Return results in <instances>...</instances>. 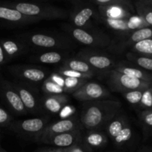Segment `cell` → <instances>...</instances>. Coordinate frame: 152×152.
<instances>
[{"instance_id":"cell-5","label":"cell","mask_w":152,"mask_h":152,"mask_svg":"<svg viewBox=\"0 0 152 152\" xmlns=\"http://www.w3.org/2000/svg\"><path fill=\"white\" fill-rule=\"evenodd\" d=\"M48 117H35L23 120H13L7 129L13 133L28 140L39 142L42 134L49 124Z\"/></svg>"},{"instance_id":"cell-24","label":"cell","mask_w":152,"mask_h":152,"mask_svg":"<svg viewBox=\"0 0 152 152\" xmlns=\"http://www.w3.org/2000/svg\"><path fill=\"white\" fill-rule=\"evenodd\" d=\"M83 142L91 149L101 148L107 145L108 137L105 132L101 130L88 131L83 137Z\"/></svg>"},{"instance_id":"cell-1","label":"cell","mask_w":152,"mask_h":152,"mask_svg":"<svg viewBox=\"0 0 152 152\" xmlns=\"http://www.w3.org/2000/svg\"><path fill=\"white\" fill-rule=\"evenodd\" d=\"M122 103L112 99L86 102L80 117L82 128L86 130H101L120 113Z\"/></svg>"},{"instance_id":"cell-28","label":"cell","mask_w":152,"mask_h":152,"mask_svg":"<svg viewBox=\"0 0 152 152\" xmlns=\"http://www.w3.org/2000/svg\"><path fill=\"white\" fill-rule=\"evenodd\" d=\"M41 88L45 95L65 94V88L53 83L48 77L41 85Z\"/></svg>"},{"instance_id":"cell-39","label":"cell","mask_w":152,"mask_h":152,"mask_svg":"<svg viewBox=\"0 0 152 152\" xmlns=\"http://www.w3.org/2000/svg\"><path fill=\"white\" fill-rule=\"evenodd\" d=\"M7 62L8 61H7L5 53H4V50H3L2 46H1V42H0V68L2 66H4Z\"/></svg>"},{"instance_id":"cell-38","label":"cell","mask_w":152,"mask_h":152,"mask_svg":"<svg viewBox=\"0 0 152 152\" xmlns=\"http://www.w3.org/2000/svg\"><path fill=\"white\" fill-rule=\"evenodd\" d=\"M76 108L73 105H66L59 113V116L61 119H68L74 116Z\"/></svg>"},{"instance_id":"cell-27","label":"cell","mask_w":152,"mask_h":152,"mask_svg":"<svg viewBox=\"0 0 152 152\" xmlns=\"http://www.w3.org/2000/svg\"><path fill=\"white\" fill-rule=\"evenodd\" d=\"M130 49L132 53L143 56H152V38L138 42L131 46Z\"/></svg>"},{"instance_id":"cell-30","label":"cell","mask_w":152,"mask_h":152,"mask_svg":"<svg viewBox=\"0 0 152 152\" xmlns=\"http://www.w3.org/2000/svg\"><path fill=\"white\" fill-rule=\"evenodd\" d=\"M140 120L141 122L145 137L152 134V108L144 110L140 114Z\"/></svg>"},{"instance_id":"cell-35","label":"cell","mask_w":152,"mask_h":152,"mask_svg":"<svg viewBox=\"0 0 152 152\" xmlns=\"http://www.w3.org/2000/svg\"><path fill=\"white\" fill-rule=\"evenodd\" d=\"M98 4V6L122 5L130 8H134L132 0H91Z\"/></svg>"},{"instance_id":"cell-23","label":"cell","mask_w":152,"mask_h":152,"mask_svg":"<svg viewBox=\"0 0 152 152\" xmlns=\"http://www.w3.org/2000/svg\"><path fill=\"white\" fill-rule=\"evenodd\" d=\"M114 70L129 77L138 79L152 84V74L142 68L134 67L132 65H129V64H126V62H121L116 64Z\"/></svg>"},{"instance_id":"cell-32","label":"cell","mask_w":152,"mask_h":152,"mask_svg":"<svg viewBox=\"0 0 152 152\" xmlns=\"http://www.w3.org/2000/svg\"><path fill=\"white\" fill-rule=\"evenodd\" d=\"M58 74L63 76L65 77H72V78H78V79H85V80H89L94 77V74H83V73L77 72V71H72V70L68 69V68H63L61 66L59 69L57 70Z\"/></svg>"},{"instance_id":"cell-40","label":"cell","mask_w":152,"mask_h":152,"mask_svg":"<svg viewBox=\"0 0 152 152\" xmlns=\"http://www.w3.org/2000/svg\"><path fill=\"white\" fill-rule=\"evenodd\" d=\"M152 10V0H136Z\"/></svg>"},{"instance_id":"cell-8","label":"cell","mask_w":152,"mask_h":152,"mask_svg":"<svg viewBox=\"0 0 152 152\" xmlns=\"http://www.w3.org/2000/svg\"><path fill=\"white\" fill-rule=\"evenodd\" d=\"M76 57L86 62L95 71H101L106 74L114 69L117 64L112 56L105 53L88 49L80 50L76 55Z\"/></svg>"},{"instance_id":"cell-10","label":"cell","mask_w":152,"mask_h":152,"mask_svg":"<svg viewBox=\"0 0 152 152\" xmlns=\"http://www.w3.org/2000/svg\"><path fill=\"white\" fill-rule=\"evenodd\" d=\"M8 70L15 78L34 87L42 84L49 76L46 70L31 65H13Z\"/></svg>"},{"instance_id":"cell-31","label":"cell","mask_w":152,"mask_h":152,"mask_svg":"<svg viewBox=\"0 0 152 152\" xmlns=\"http://www.w3.org/2000/svg\"><path fill=\"white\" fill-rule=\"evenodd\" d=\"M135 11L137 12V15L142 18L145 22H147L150 27H152V10L149 7H146L143 4L140 3L138 1H135L134 5Z\"/></svg>"},{"instance_id":"cell-43","label":"cell","mask_w":152,"mask_h":152,"mask_svg":"<svg viewBox=\"0 0 152 152\" xmlns=\"http://www.w3.org/2000/svg\"><path fill=\"white\" fill-rule=\"evenodd\" d=\"M0 152H7V151H6L4 149H3L1 147H0Z\"/></svg>"},{"instance_id":"cell-36","label":"cell","mask_w":152,"mask_h":152,"mask_svg":"<svg viewBox=\"0 0 152 152\" xmlns=\"http://www.w3.org/2000/svg\"><path fill=\"white\" fill-rule=\"evenodd\" d=\"M13 120L12 114L0 105V127L8 128Z\"/></svg>"},{"instance_id":"cell-7","label":"cell","mask_w":152,"mask_h":152,"mask_svg":"<svg viewBox=\"0 0 152 152\" xmlns=\"http://www.w3.org/2000/svg\"><path fill=\"white\" fill-rule=\"evenodd\" d=\"M107 84L111 90L121 94L132 90H145L151 86V83L129 77L114 69L107 74Z\"/></svg>"},{"instance_id":"cell-34","label":"cell","mask_w":152,"mask_h":152,"mask_svg":"<svg viewBox=\"0 0 152 152\" xmlns=\"http://www.w3.org/2000/svg\"><path fill=\"white\" fill-rule=\"evenodd\" d=\"M152 85V84H151ZM138 107L144 110L152 108V87L147 88L142 92V98Z\"/></svg>"},{"instance_id":"cell-2","label":"cell","mask_w":152,"mask_h":152,"mask_svg":"<svg viewBox=\"0 0 152 152\" xmlns=\"http://www.w3.org/2000/svg\"><path fill=\"white\" fill-rule=\"evenodd\" d=\"M0 4L16 9L22 14L41 20L64 19L68 16L67 10L49 4L32 2H1Z\"/></svg>"},{"instance_id":"cell-6","label":"cell","mask_w":152,"mask_h":152,"mask_svg":"<svg viewBox=\"0 0 152 152\" xmlns=\"http://www.w3.org/2000/svg\"><path fill=\"white\" fill-rule=\"evenodd\" d=\"M105 134L119 148L127 145L133 138V129L128 117L119 113L105 126Z\"/></svg>"},{"instance_id":"cell-20","label":"cell","mask_w":152,"mask_h":152,"mask_svg":"<svg viewBox=\"0 0 152 152\" xmlns=\"http://www.w3.org/2000/svg\"><path fill=\"white\" fill-rule=\"evenodd\" d=\"M94 14V10L90 6L80 7L75 10L70 16L71 25L75 28L93 29V25L91 19Z\"/></svg>"},{"instance_id":"cell-19","label":"cell","mask_w":152,"mask_h":152,"mask_svg":"<svg viewBox=\"0 0 152 152\" xmlns=\"http://www.w3.org/2000/svg\"><path fill=\"white\" fill-rule=\"evenodd\" d=\"M69 101L67 94L44 95L41 97V106L43 112L58 114Z\"/></svg>"},{"instance_id":"cell-33","label":"cell","mask_w":152,"mask_h":152,"mask_svg":"<svg viewBox=\"0 0 152 152\" xmlns=\"http://www.w3.org/2000/svg\"><path fill=\"white\" fill-rule=\"evenodd\" d=\"M144 90H132L122 93L126 100L133 105L138 106L142 98V92Z\"/></svg>"},{"instance_id":"cell-11","label":"cell","mask_w":152,"mask_h":152,"mask_svg":"<svg viewBox=\"0 0 152 152\" xmlns=\"http://www.w3.org/2000/svg\"><path fill=\"white\" fill-rule=\"evenodd\" d=\"M0 99L13 114L18 116L28 114V111L11 82L0 80Z\"/></svg>"},{"instance_id":"cell-13","label":"cell","mask_w":152,"mask_h":152,"mask_svg":"<svg viewBox=\"0 0 152 152\" xmlns=\"http://www.w3.org/2000/svg\"><path fill=\"white\" fill-rule=\"evenodd\" d=\"M72 96L78 101L86 102L105 99L107 97H109L111 94L109 91L99 83L88 81L73 93Z\"/></svg>"},{"instance_id":"cell-21","label":"cell","mask_w":152,"mask_h":152,"mask_svg":"<svg viewBox=\"0 0 152 152\" xmlns=\"http://www.w3.org/2000/svg\"><path fill=\"white\" fill-rule=\"evenodd\" d=\"M0 42L8 62L22 56L29 51V47L19 39H0Z\"/></svg>"},{"instance_id":"cell-3","label":"cell","mask_w":152,"mask_h":152,"mask_svg":"<svg viewBox=\"0 0 152 152\" xmlns=\"http://www.w3.org/2000/svg\"><path fill=\"white\" fill-rule=\"evenodd\" d=\"M18 39L30 48L39 49L65 50L74 48V40L70 37L57 34L28 33L18 36Z\"/></svg>"},{"instance_id":"cell-45","label":"cell","mask_w":152,"mask_h":152,"mask_svg":"<svg viewBox=\"0 0 152 152\" xmlns=\"http://www.w3.org/2000/svg\"><path fill=\"white\" fill-rule=\"evenodd\" d=\"M151 87H152V85H151Z\"/></svg>"},{"instance_id":"cell-12","label":"cell","mask_w":152,"mask_h":152,"mask_svg":"<svg viewBox=\"0 0 152 152\" xmlns=\"http://www.w3.org/2000/svg\"><path fill=\"white\" fill-rule=\"evenodd\" d=\"M102 22L108 28L115 32L126 36L136 30L150 27L147 22L139 15H134L129 19H111L101 18Z\"/></svg>"},{"instance_id":"cell-46","label":"cell","mask_w":152,"mask_h":152,"mask_svg":"<svg viewBox=\"0 0 152 152\" xmlns=\"http://www.w3.org/2000/svg\"><path fill=\"white\" fill-rule=\"evenodd\" d=\"M40 152H41V151H40Z\"/></svg>"},{"instance_id":"cell-25","label":"cell","mask_w":152,"mask_h":152,"mask_svg":"<svg viewBox=\"0 0 152 152\" xmlns=\"http://www.w3.org/2000/svg\"><path fill=\"white\" fill-rule=\"evenodd\" d=\"M62 67L83 74H90L95 75V71L88 65L86 62L78 59V58H68L62 62Z\"/></svg>"},{"instance_id":"cell-29","label":"cell","mask_w":152,"mask_h":152,"mask_svg":"<svg viewBox=\"0 0 152 152\" xmlns=\"http://www.w3.org/2000/svg\"><path fill=\"white\" fill-rule=\"evenodd\" d=\"M64 80H65V94H72L88 81V80H85V79L65 77H64Z\"/></svg>"},{"instance_id":"cell-14","label":"cell","mask_w":152,"mask_h":152,"mask_svg":"<svg viewBox=\"0 0 152 152\" xmlns=\"http://www.w3.org/2000/svg\"><path fill=\"white\" fill-rule=\"evenodd\" d=\"M81 129L82 126L80 121V118L76 116L68 119H61L54 123H49L48 125L42 134L39 142H42L43 141L53 135L65 133V132H72V131L81 130Z\"/></svg>"},{"instance_id":"cell-16","label":"cell","mask_w":152,"mask_h":152,"mask_svg":"<svg viewBox=\"0 0 152 152\" xmlns=\"http://www.w3.org/2000/svg\"><path fill=\"white\" fill-rule=\"evenodd\" d=\"M123 37V39L112 45V50L117 53H122L138 42L152 38V27H145L136 30Z\"/></svg>"},{"instance_id":"cell-17","label":"cell","mask_w":152,"mask_h":152,"mask_svg":"<svg viewBox=\"0 0 152 152\" xmlns=\"http://www.w3.org/2000/svg\"><path fill=\"white\" fill-rule=\"evenodd\" d=\"M83 138V137L81 130H76L53 135L43 141L42 142L52 145L57 148H65L72 146L74 144L82 142Z\"/></svg>"},{"instance_id":"cell-37","label":"cell","mask_w":152,"mask_h":152,"mask_svg":"<svg viewBox=\"0 0 152 152\" xmlns=\"http://www.w3.org/2000/svg\"><path fill=\"white\" fill-rule=\"evenodd\" d=\"M65 152H93V149L89 148L82 141L78 143L74 144L72 146L65 148Z\"/></svg>"},{"instance_id":"cell-9","label":"cell","mask_w":152,"mask_h":152,"mask_svg":"<svg viewBox=\"0 0 152 152\" xmlns=\"http://www.w3.org/2000/svg\"><path fill=\"white\" fill-rule=\"evenodd\" d=\"M12 85L17 91L22 101L28 114L42 113L41 106V97L34 86L23 82H11Z\"/></svg>"},{"instance_id":"cell-42","label":"cell","mask_w":152,"mask_h":152,"mask_svg":"<svg viewBox=\"0 0 152 152\" xmlns=\"http://www.w3.org/2000/svg\"><path fill=\"white\" fill-rule=\"evenodd\" d=\"M138 152H151V150L149 147H143L141 149H140Z\"/></svg>"},{"instance_id":"cell-15","label":"cell","mask_w":152,"mask_h":152,"mask_svg":"<svg viewBox=\"0 0 152 152\" xmlns=\"http://www.w3.org/2000/svg\"><path fill=\"white\" fill-rule=\"evenodd\" d=\"M38 22V19L25 16L16 9L0 4V25L22 26Z\"/></svg>"},{"instance_id":"cell-4","label":"cell","mask_w":152,"mask_h":152,"mask_svg":"<svg viewBox=\"0 0 152 152\" xmlns=\"http://www.w3.org/2000/svg\"><path fill=\"white\" fill-rule=\"evenodd\" d=\"M64 30L74 41L91 48H106L112 45L108 36L94 29L75 28L71 25H65Z\"/></svg>"},{"instance_id":"cell-44","label":"cell","mask_w":152,"mask_h":152,"mask_svg":"<svg viewBox=\"0 0 152 152\" xmlns=\"http://www.w3.org/2000/svg\"><path fill=\"white\" fill-rule=\"evenodd\" d=\"M151 152H152V148H151Z\"/></svg>"},{"instance_id":"cell-26","label":"cell","mask_w":152,"mask_h":152,"mask_svg":"<svg viewBox=\"0 0 152 152\" xmlns=\"http://www.w3.org/2000/svg\"><path fill=\"white\" fill-rule=\"evenodd\" d=\"M126 56L128 60L135 64L138 68H142L148 72H152V56H143L131 51L128 52Z\"/></svg>"},{"instance_id":"cell-41","label":"cell","mask_w":152,"mask_h":152,"mask_svg":"<svg viewBox=\"0 0 152 152\" xmlns=\"http://www.w3.org/2000/svg\"><path fill=\"white\" fill-rule=\"evenodd\" d=\"M41 152H65V148H52V149L44 150V151H42Z\"/></svg>"},{"instance_id":"cell-22","label":"cell","mask_w":152,"mask_h":152,"mask_svg":"<svg viewBox=\"0 0 152 152\" xmlns=\"http://www.w3.org/2000/svg\"><path fill=\"white\" fill-rule=\"evenodd\" d=\"M68 57L67 52H62L60 50H49L43 52L39 54L32 56L30 59L31 62L45 65H55L63 62Z\"/></svg>"},{"instance_id":"cell-18","label":"cell","mask_w":152,"mask_h":152,"mask_svg":"<svg viewBox=\"0 0 152 152\" xmlns=\"http://www.w3.org/2000/svg\"><path fill=\"white\" fill-rule=\"evenodd\" d=\"M100 18L111 19H129L135 15V9L122 5L98 6Z\"/></svg>"}]
</instances>
